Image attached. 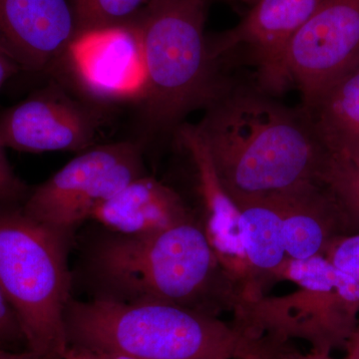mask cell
Segmentation results:
<instances>
[{
  "instance_id": "obj_1",
  "label": "cell",
  "mask_w": 359,
  "mask_h": 359,
  "mask_svg": "<svg viewBox=\"0 0 359 359\" xmlns=\"http://www.w3.org/2000/svg\"><path fill=\"white\" fill-rule=\"evenodd\" d=\"M196 126L236 204L325 186L327 151L304 111L257 88L233 87L205 108Z\"/></svg>"
},
{
  "instance_id": "obj_2",
  "label": "cell",
  "mask_w": 359,
  "mask_h": 359,
  "mask_svg": "<svg viewBox=\"0 0 359 359\" xmlns=\"http://www.w3.org/2000/svg\"><path fill=\"white\" fill-rule=\"evenodd\" d=\"M82 278L90 299L125 304L158 302L215 314L235 309L238 283L193 218L146 235L108 230L86 245Z\"/></svg>"
},
{
  "instance_id": "obj_3",
  "label": "cell",
  "mask_w": 359,
  "mask_h": 359,
  "mask_svg": "<svg viewBox=\"0 0 359 359\" xmlns=\"http://www.w3.org/2000/svg\"><path fill=\"white\" fill-rule=\"evenodd\" d=\"M68 346L135 359H269V347L237 323L167 304H125L71 297L66 306Z\"/></svg>"
},
{
  "instance_id": "obj_4",
  "label": "cell",
  "mask_w": 359,
  "mask_h": 359,
  "mask_svg": "<svg viewBox=\"0 0 359 359\" xmlns=\"http://www.w3.org/2000/svg\"><path fill=\"white\" fill-rule=\"evenodd\" d=\"M205 6V0H149L130 22L145 57L147 81L137 104L150 133L176 132L189 113L233 88L210 53Z\"/></svg>"
},
{
  "instance_id": "obj_5",
  "label": "cell",
  "mask_w": 359,
  "mask_h": 359,
  "mask_svg": "<svg viewBox=\"0 0 359 359\" xmlns=\"http://www.w3.org/2000/svg\"><path fill=\"white\" fill-rule=\"evenodd\" d=\"M74 238L30 218L22 205H0V287L18 314L28 349L62 359L68 346L65 314Z\"/></svg>"
},
{
  "instance_id": "obj_6",
  "label": "cell",
  "mask_w": 359,
  "mask_h": 359,
  "mask_svg": "<svg viewBox=\"0 0 359 359\" xmlns=\"http://www.w3.org/2000/svg\"><path fill=\"white\" fill-rule=\"evenodd\" d=\"M283 278L299 287L245 302L238 325L273 349L290 339L306 340L323 353L346 346L358 321L359 283L323 256L289 259Z\"/></svg>"
},
{
  "instance_id": "obj_7",
  "label": "cell",
  "mask_w": 359,
  "mask_h": 359,
  "mask_svg": "<svg viewBox=\"0 0 359 359\" xmlns=\"http://www.w3.org/2000/svg\"><path fill=\"white\" fill-rule=\"evenodd\" d=\"M143 175L140 143L121 141L95 145L32 189L22 209L47 228L74 238L80 224L91 219L101 205Z\"/></svg>"
},
{
  "instance_id": "obj_8",
  "label": "cell",
  "mask_w": 359,
  "mask_h": 359,
  "mask_svg": "<svg viewBox=\"0 0 359 359\" xmlns=\"http://www.w3.org/2000/svg\"><path fill=\"white\" fill-rule=\"evenodd\" d=\"M290 82L302 109L359 68V0H323L287 49Z\"/></svg>"
},
{
  "instance_id": "obj_9",
  "label": "cell",
  "mask_w": 359,
  "mask_h": 359,
  "mask_svg": "<svg viewBox=\"0 0 359 359\" xmlns=\"http://www.w3.org/2000/svg\"><path fill=\"white\" fill-rule=\"evenodd\" d=\"M104 119V106L51 83L0 113V144L20 152L80 153L95 146Z\"/></svg>"
},
{
  "instance_id": "obj_10",
  "label": "cell",
  "mask_w": 359,
  "mask_h": 359,
  "mask_svg": "<svg viewBox=\"0 0 359 359\" xmlns=\"http://www.w3.org/2000/svg\"><path fill=\"white\" fill-rule=\"evenodd\" d=\"M323 0H257L233 29L209 42L217 62L242 59L254 68L257 89L278 95L292 85L287 67L290 40Z\"/></svg>"
},
{
  "instance_id": "obj_11",
  "label": "cell",
  "mask_w": 359,
  "mask_h": 359,
  "mask_svg": "<svg viewBox=\"0 0 359 359\" xmlns=\"http://www.w3.org/2000/svg\"><path fill=\"white\" fill-rule=\"evenodd\" d=\"M79 89L93 101L138 103L147 81L145 57L132 23L80 33L63 56Z\"/></svg>"
},
{
  "instance_id": "obj_12",
  "label": "cell",
  "mask_w": 359,
  "mask_h": 359,
  "mask_svg": "<svg viewBox=\"0 0 359 359\" xmlns=\"http://www.w3.org/2000/svg\"><path fill=\"white\" fill-rule=\"evenodd\" d=\"M75 35L70 0H0V47L20 70L52 69Z\"/></svg>"
},
{
  "instance_id": "obj_13",
  "label": "cell",
  "mask_w": 359,
  "mask_h": 359,
  "mask_svg": "<svg viewBox=\"0 0 359 359\" xmlns=\"http://www.w3.org/2000/svg\"><path fill=\"white\" fill-rule=\"evenodd\" d=\"M175 135L190 155L205 210L204 231L226 271L240 283L248 273L238 231V208L216 173L196 125L182 124Z\"/></svg>"
},
{
  "instance_id": "obj_14",
  "label": "cell",
  "mask_w": 359,
  "mask_h": 359,
  "mask_svg": "<svg viewBox=\"0 0 359 359\" xmlns=\"http://www.w3.org/2000/svg\"><path fill=\"white\" fill-rule=\"evenodd\" d=\"M192 219L183 200L169 187L143 175L101 205L91 219L122 235H146Z\"/></svg>"
},
{
  "instance_id": "obj_15",
  "label": "cell",
  "mask_w": 359,
  "mask_h": 359,
  "mask_svg": "<svg viewBox=\"0 0 359 359\" xmlns=\"http://www.w3.org/2000/svg\"><path fill=\"white\" fill-rule=\"evenodd\" d=\"M238 231L248 271L283 278L289 257L283 242V212L273 197L238 203Z\"/></svg>"
},
{
  "instance_id": "obj_16",
  "label": "cell",
  "mask_w": 359,
  "mask_h": 359,
  "mask_svg": "<svg viewBox=\"0 0 359 359\" xmlns=\"http://www.w3.org/2000/svg\"><path fill=\"white\" fill-rule=\"evenodd\" d=\"M330 152L359 148V68L302 109Z\"/></svg>"
},
{
  "instance_id": "obj_17",
  "label": "cell",
  "mask_w": 359,
  "mask_h": 359,
  "mask_svg": "<svg viewBox=\"0 0 359 359\" xmlns=\"http://www.w3.org/2000/svg\"><path fill=\"white\" fill-rule=\"evenodd\" d=\"M327 154L325 186L339 205L349 233H358L359 148L339 152L327 151Z\"/></svg>"
},
{
  "instance_id": "obj_18",
  "label": "cell",
  "mask_w": 359,
  "mask_h": 359,
  "mask_svg": "<svg viewBox=\"0 0 359 359\" xmlns=\"http://www.w3.org/2000/svg\"><path fill=\"white\" fill-rule=\"evenodd\" d=\"M149 0H70L76 35L129 25ZM75 35V36H76Z\"/></svg>"
},
{
  "instance_id": "obj_19",
  "label": "cell",
  "mask_w": 359,
  "mask_h": 359,
  "mask_svg": "<svg viewBox=\"0 0 359 359\" xmlns=\"http://www.w3.org/2000/svg\"><path fill=\"white\" fill-rule=\"evenodd\" d=\"M323 256L359 283V231L335 238Z\"/></svg>"
},
{
  "instance_id": "obj_20",
  "label": "cell",
  "mask_w": 359,
  "mask_h": 359,
  "mask_svg": "<svg viewBox=\"0 0 359 359\" xmlns=\"http://www.w3.org/2000/svg\"><path fill=\"white\" fill-rule=\"evenodd\" d=\"M0 351H29L18 314L0 287Z\"/></svg>"
},
{
  "instance_id": "obj_21",
  "label": "cell",
  "mask_w": 359,
  "mask_h": 359,
  "mask_svg": "<svg viewBox=\"0 0 359 359\" xmlns=\"http://www.w3.org/2000/svg\"><path fill=\"white\" fill-rule=\"evenodd\" d=\"M30 192L32 189L14 173L0 144V205H22Z\"/></svg>"
},
{
  "instance_id": "obj_22",
  "label": "cell",
  "mask_w": 359,
  "mask_h": 359,
  "mask_svg": "<svg viewBox=\"0 0 359 359\" xmlns=\"http://www.w3.org/2000/svg\"><path fill=\"white\" fill-rule=\"evenodd\" d=\"M62 359H135L124 354L89 348V347L68 346Z\"/></svg>"
},
{
  "instance_id": "obj_23",
  "label": "cell",
  "mask_w": 359,
  "mask_h": 359,
  "mask_svg": "<svg viewBox=\"0 0 359 359\" xmlns=\"http://www.w3.org/2000/svg\"><path fill=\"white\" fill-rule=\"evenodd\" d=\"M18 71H21L20 66L0 47V89Z\"/></svg>"
},
{
  "instance_id": "obj_24",
  "label": "cell",
  "mask_w": 359,
  "mask_h": 359,
  "mask_svg": "<svg viewBox=\"0 0 359 359\" xmlns=\"http://www.w3.org/2000/svg\"><path fill=\"white\" fill-rule=\"evenodd\" d=\"M271 359H337L332 356L328 353H323V351H313L309 353H282L280 347L276 349ZM346 359V358H344Z\"/></svg>"
},
{
  "instance_id": "obj_25",
  "label": "cell",
  "mask_w": 359,
  "mask_h": 359,
  "mask_svg": "<svg viewBox=\"0 0 359 359\" xmlns=\"http://www.w3.org/2000/svg\"><path fill=\"white\" fill-rule=\"evenodd\" d=\"M346 359H359V320L346 344Z\"/></svg>"
},
{
  "instance_id": "obj_26",
  "label": "cell",
  "mask_w": 359,
  "mask_h": 359,
  "mask_svg": "<svg viewBox=\"0 0 359 359\" xmlns=\"http://www.w3.org/2000/svg\"><path fill=\"white\" fill-rule=\"evenodd\" d=\"M0 359H41L36 353L30 351L13 353V351H0Z\"/></svg>"
},
{
  "instance_id": "obj_27",
  "label": "cell",
  "mask_w": 359,
  "mask_h": 359,
  "mask_svg": "<svg viewBox=\"0 0 359 359\" xmlns=\"http://www.w3.org/2000/svg\"><path fill=\"white\" fill-rule=\"evenodd\" d=\"M238 1L249 2V4H255L257 0H238Z\"/></svg>"
},
{
  "instance_id": "obj_28",
  "label": "cell",
  "mask_w": 359,
  "mask_h": 359,
  "mask_svg": "<svg viewBox=\"0 0 359 359\" xmlns=\"http://www.w3.org/2000/svg\"><path fill=\"white\" fill-rule=\"evenodd\" d=\"M205 1H207V0H205Z\"/></svg>"
}]
</instances>
